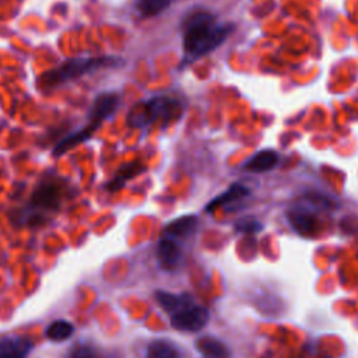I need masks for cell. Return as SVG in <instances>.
Listing matches in <instances>:
<instances>
[{"instance_id":"6da1fadb","label":"cell","mask_w":358,"mask_h":358,"mask_svg":"<svg viewBox=\"0 0 358 358\" xmlns=\"http://www.w3.org/2000/svg\"><path fill=\"white\" fill-rule=\"evenodd\" d=\"M232 25H221L208 11H194L183 21V49L192 57L203 56L220 46Z\"/></svg>"},{"instance_id":"7a4b0ae2","label":"cell","mask_w":358,"mask_h":358,"mask_svg":"<svg viewBox=\"0 0 358 358\" xmlns=\"http://www.w3.org/2000/svg\"><path fill=\"white\" fill-rule=\"evenodd\" d=\"M116 63H120L119 59L115 57H78V59H69L60 66L45 71L39 77V87L42 90H50L56 85L64 84L73 78L81 77L87 73L102 67H110Z\"/></svg>"},{"instance_id":"3957f363","label":"cell","mask_w":358,"mask_h":358,"mask_svg":"<svg viewBox=\"0 0 358 358\" xmlns=\"http://www.w3.org/2000/svg\"><path fill=\"white\" fill-rule=\"evenodd\" d=\"M180 110L182 108L178 101L166 96H158L136 105L127 116V123L133 127H141L155 120L171 122L180 115Z\"/></svg>"},{"instance_id":"277c9868","label":"cell","mask_w":358,"mask_h":358,"mask_svg":"<svg viewBox=\"0 0 358 358\" xmlns=\"http://www.w3.org/2000/svg\"><path fill=\"white\" fill-rule=\"evenodd\" d=\"M208 322V310L196 303L190 296L171 313V326L179 331L196 333Z\"/></svg>"},{"instance_id":"5b68a950","label":"cell","mask_w":358,"mask_h":358,"mask_svg":"<svg viewBox=\"0 0 358 358\" xmlns=\"http://www.w3.org/2000/svg\"><path fill=\"white\" fill-rule=\"evenodd\" d=\"M157 257L162 268L173 270L180 264L183 253L176 239L164 235L157 246Z\"/></svg>"},{"instance_id":"8992f818","label":"cell","mask_w":358,"mask_h":358,"mask_svg":"<svg viewBox=\"0 0 358 358\" xmlns=\"http://www.w3.org/2000/svg\"><path fill=\"white\" fill-rule=\"evenodd\" d=\"M288 221L292 228L303 236H312L319 229L316 215L305 208H294L288 211Z\"/></svg>"},{"instance_id":"52a82bcc","label":"cell","mask_w":358,"mask_h":358,"mask_svg":"<svg viewBox=\"0 0 358 358\" xmlns=\"http://www.w3.org/2000/svg\"><path fill=\"white\" fill-rule=\"evenodd\" d=\"M119 105V95L116 92H105L95 98L91 109L90 119H94L102 123L106 117H109Z\"/></svg>"},{"instance_id":"ba28073f","label":"cell","mask_w":358,"mask_h":358,"mask_svg":"<svg viewBox=\"0 0 358 358\" xmlns=\"http://www.w3.org/2000/svg\"><path fill=\"white\" fill-rule=\"evenodd\" d=\"M62 200V190L55 183L39 185L32 193V203L39 208H56Z\"/></svg>"},{"instance_id":"9c48e42d","label":"cell","mask_w":358,"mask_h":358,"mask_svg":"<svg viewBox=\"0 0 358 358\" xmlns=\"http://www.w3.org/2000/svg\"><path fill=\"white\" fill-rule=\"evenodd\" d=\"M32 344L22 337H6L0 340V358H27Z\"/></svg>"},{"instance_id":"30bf717a","label":"cell","mask_w":358,"mask_h":358,"mask_svg":"<svg viewBox=\"0 0 358 358\" xmlns=\"http://www.w3.org/2000/svg\"><path fill=\"white\" fill-rule=\"evenodd\" d=\"M99 124H101L99 122H96V120H94V119H90V122L87 123V126H84L81 130L73 133L71 136L66 137L64 140H62V141L56 145V148H55V155H62V154H64L66 151L74 148V147L78 145L80 143H83V141H85L87 138H90V137L95 133V130L99 127Z\"/></svg>"},{"instance_id":"8fae6325","label":"cell","mask_w":358,"mask_h":358,"mask_svg":"<svg viewBox=\"0 0 358 358\" xmlns=\"http://www.w3.org/2000/svg\"><path fill=\"white\" fill-rule=\"evenodd\" d=\"M280 161V157L277 154V151L274 150H262L259 152H256L246 164H245V169L255 172V173H260V172H267L271 171Z\"/></svg>"},{"instance_id":"7c38bea8","label":"cell","mask_w":358,"mask_h":358,"mask_svg":"<svg viewBox=\"0 0 358 358\" xmlns=\"http://www.w3.org/2000/svg\"><path fill=\"white\" fill-rule=\"evenodd\" d=\"M197 228V217L194 215H185L179 217L175 221H171L165 227V236L179 239V238H187L192 234H194Z\"/></svg>"},{"instance_id":"4fadbf2b","label":"cell","mask_w":358,"mask_h":358,"mask_svg":"<svg viewBox=\"0 0 358 358\" xmlns=\"http://www.w3.org/2000/svg\"><path fill=\"white\" fill-rule=\"evenodd\" d=\"M196 345L204 358H229V350L227 345L213 336L199 338Z\"/></svg>"},{"instance_id":"5bb4252c","label":"cell","mask_w":358,"mask_h":358,"mask_svg":"<svg viewBox=\"0 0 358 358\" xmlns=\"http://www.w3.org/2000/svg\"><path fill=\"white\" fill-rule=\"evenodd\" d=\"M248 194H249V189H248V187H245L243 185L235 183V185H232L228 190H225L224 193H221L220 196H217L214 200H211V201L207 204L206 210H207V211H214L215 208L222 207V206H227V204H231V203H234V201H236V200H241V199L246 197Z\"/></svg>"},{"instance_id":"9a60e30c","label":"cell","mask_w":358,"mask_h":358,"mask_svg":"<svg viewBox=\"0 0 358 358\" xmlns=\"http://www.w3.org/2000/svg\"><path fill=\"white\" fill-rule=\"evenodd\" d=\"M145 358H182L179 348L169 340H154L148 344Z\"/></svg>"},{"instance_id":"2e32d148","label":"cell","mask_w":358,"mask_h":358,"mask_svg":"<svg viewBox=\"0 0 358 358\" xmlns=\"http://www.w3.org/2000/svg\"><path fill=\"white\" fill-rule=\"evenodd\" d=\"M143 169H144V166H143L140 162H130V164L123 165V166L117 171L115 179L108 183V186H106L108 190H110V192L119 190L127 179H131L133 176L138 175Z\"/></svg>"},{"instance_id":"e0dca14e","label":"cell","mask_w":358,"mask_h":358,"mask_svg":"<svg viewBox=\"0 0 358 358\" xmlns=\"http://www.w3.org/2000/svg\"><path fill=\"white\" fill-rule=\"evenodd\" d=\"M74 333V327L67 320H56L50 323L45 331V336L52 341H63L71 337Z\"/></svg>"},{"instance_id":"ac0fdd59","label":"cell","mask_w":358,"mask_h":358,"mask_svg":"<svg viewBox=\"0 0 358 358\" xmlns=\"http://www.w3.org/2000/svg\"><path fill=\"white\" fill-rule=\"evenodd\" d=\"M171 3L172 0H137L136 8L144 17H154L166 10Z\"/></svg>"},{"instance_id":"d6986e66","label":"cell","mask_w":358,"mask_h":358,"mask_svg":"<svg viewBox=\"0 0 358 358\" xmlns=\"http://www.w3.org/2000/svg\"><path fill=\"white\" fill-rule=\"evenodd\" d=\"M189 298V295H178V294H172V292H166V291H157L155 292V299L157 302L164 308V310H166L169 315L172 312H175L186 299Z\"/></svg>"},{"instance_id":"ffe728a7","label":"cell","mask_w":358,"mask_h":358,"mask_svg":"<svg viewBox=\"0 0 358 358\" xmlns=\"http://www.w3.org/2000/svg\"><path fill=\"white\" fill-rule=\"evenodd\" d=\"M67 358H102L101 352L88 344L76 345Z\"/></svg>"},{"instance_id":"44dd1931","label":"cell","mask_w":358,"mask_h":358,"mask_svg":"<svg viewBox=\"0 0 358 358\" xmlns=\"http://www.w3.org/2000/svg\"><path fill=\"white\" fill-rule=\"evenodd\" d=\"M238 228H239V231L252 232V231H260L262 225H260L257 221H255V220H249V222H248L246 225H245L243 222H242V224H238Z\"/></svg>"}]
</instances>
